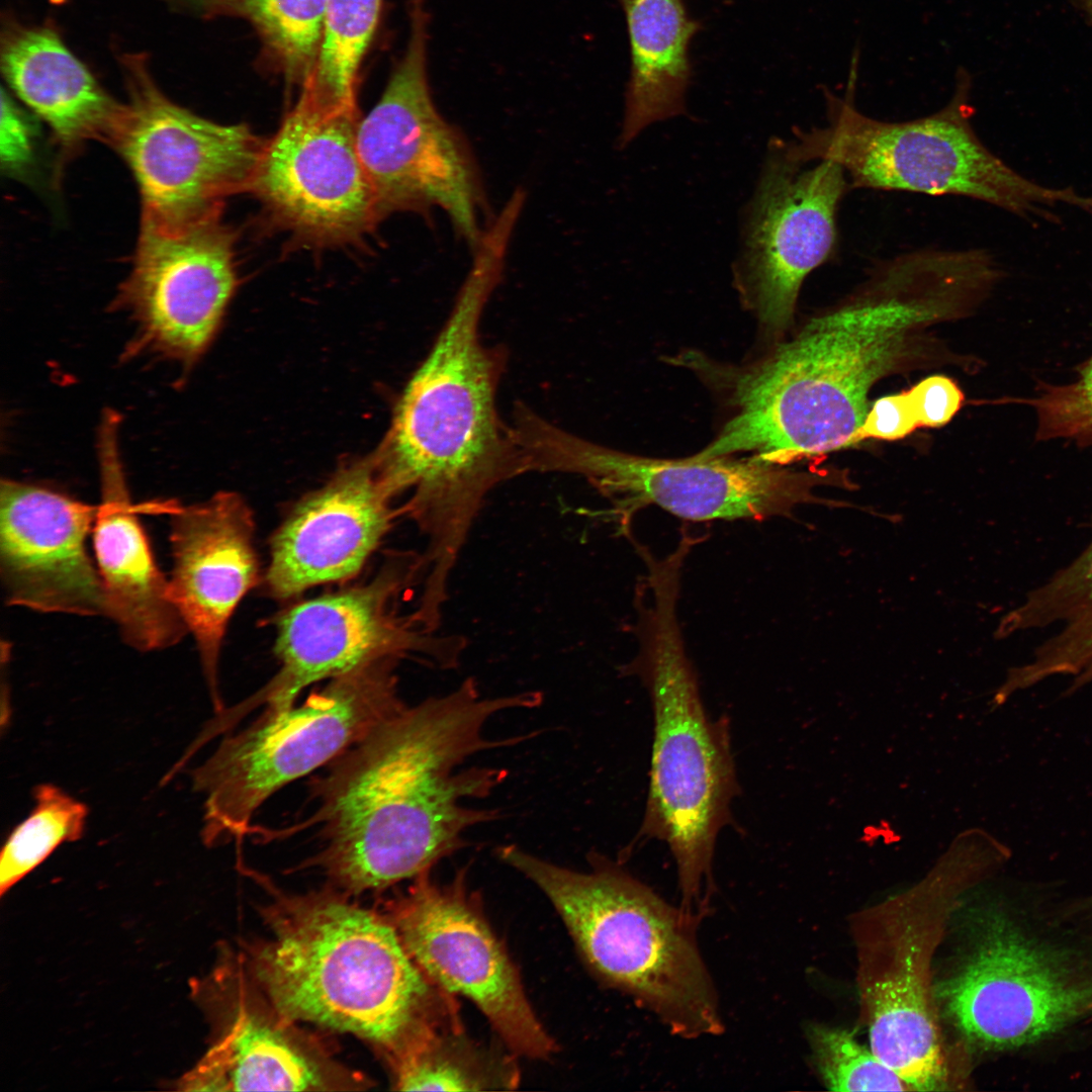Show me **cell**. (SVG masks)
<instances>
[{
	"label": "cell",
	"instance_id": "cell-24",
	"mask_svg": "<svg viewBox=\"0 0 1092 1092\" xmlns=\"http://www.w3.org/2000/svg\"><path fill=\"white\" fill-rule=\"evenodd\" d=\"M0 61L10 88L50 126L63 152L92 140L108 143L123 104L106 93L55 29L8 23Z\"/></svg>",
	"mask_w": 1092,
	"mask_h": 1092
},
{
	"label": "cell",
	"instance_id": "cell-33",
	"mask_svg": "<svg viewBox=\"0 0 1092 1092\" xmlns=\"http://www.w3.org/2000/svg\"><path fill=\"white\" fill-rule=\"evenodd\" d=\"M919 427L914 402L907 390L875 401L866 417L858 440L869 437L901 439Z\"/></svg>",
	"mask_w": 1092,
	"mask_h": 1092
},
{
	"label": "cell",
	"instance_id": "cell-28",
	"mask_svg": "<svg viewBox=\"0 0 1092 1092\" xmlns=\"http://www.w3.org/2000/svg\"><path fill=\"white\" fill-rule=\"evenodd\" d=\"M391 1063L395 1089L401 1091L511 1089L518 1079L507 1058L439 1027Z\"/></svg>",
	"mask_w": 1092,
	"mask_h": 1092
},
{
	"label": "cell",
	"instance_id": "cell-21",
	"mask_svg": "<svg viewBox=\"0 0 1092 1092\" xmlns=\"http://www.w3.org/2000/svg\"><path fill=\"white\" fill-rule=\"evenodd\" d=\"M169 515L170 596L195 640L218 713L224 708L218 675L222 641L238 605L259 578L254 517L231 491L187 507L176 504Z\"/></svg>",
	"mask_w": 1092,
	"mask_h": 1092
},
{
	"label": "cell",
	"instance_id": "cell-20",
	"mask_svg": "<svg viewBox=\"0 0 1092 1092\" xmlns=\"http://www.w3.org/2000/svg\"><path fill=\"white\" fill-rule=\"evenodd\" d=\"M98 506L12 479L0 484V578L8 605L40 613L106 617L88 553Z\"/></svg>",
	"mask_w": 1092,
	"mask_h": 1092
},
{
	"label": "cell",
	"instance_id": "cell-7",
	"mask_svg": "<svg viewBox=\"0 0 1092 1092\" xmlns=\"http://www.w3.org/2000/svg\"><path fill=\"white\" fill-rule=\"evenodd\" d=\"M850 90H824L828 123L790 142L805 159H827L851 188L952 195L983 201L1028 221L1059 223L1061 204L1092 215V197L1052 188L1017 173L991 152L972 124L971 77L961 68L949 102L927 116L886 121L861 113Z\"/></svg>",
	"mask_w": 1092,
	"mask_h": 1092
},
{
	"label": "cell",
	"instance_id": "cell-10",
	"mask_svg": "<svg viewBox=\"0 0 1092 1092\" xmlns=\"http://www.w3.org/2000/svg\"><path fill=\"white\" fill-rule=\"evenodd\" d=\"M531 472L566 473L586 479L608 497L624 531L632 515L654 505L693 522L792 518L805 504L841 506L813 489L827 477L768 464L753 457L659 459L628 454L571 434L538 414L520 429Z\"/></svg>",
	"mask_w": 1092,
	"mask_h": 1092
},
{
	"label": "cell",
	"instance_id": "cell-25",
	"mask_svg": "<svg viewBox=\"0 0 1092 1092\" xmlns=\"http://www.w3.org/2000/svg\"><path fill=\"white\" fill-rule=\"evenodd\" d=\"M631 56L621 145L652 122L680 114L692 66L689 50L701 24L684 0H618Z\"/></svg>",
	"mask_w": 1092,
	"mask_h": 1092
},
{
	"label": "cell",
	"instance_id": "cell-37",
	"mask_svg": "<svg viewBox=\"0 0 1092 1092\" xmlns=\"http://www.w3.org/2000/svg\"><path fill=\"white\" fill-rule=\"evenodd\" d=\"M1085 10L1092 16V0H1079Z\"/></svg>",
	"mask_w": 1092,
	"mask_h": 1092
},
{
	"label": "cell",
	"instance_id": "cell-27",
	"mask_svg": "<svg viewBox=\"0 0 1092 1092\" xmlns=\"http://www.w3.org/2000/svg\"><path fill=\"white\" fill-rule=\"evenodd\" d=\"M382 0H328L320 51L299 98L325 109L357 110L359 68Z\"/></svg>",
	"mask_w": 1092,
	"mask_h": 1092
},
{
	"label": "cell",
	"instance_id": "cell-12",
	"mask_svg": "<svg viewBox=\"0 0 1092 1092\" xmlns=\"http://www.w3.org/2000/svg\"><path fill=\"white\" fill-rule=\"evenodd\" d=\"M408 14L405 51L380 100L358 123L359 156L381 215L438 207L473 251L487 212L480 171L465 136L433 100L424 0H411Z\"/></svg>",
	"mask_w": 1092,
	"mask_h": 1092
},
{
	"label": "cell",
	"instance_id": "cell-2",
	"mask_svg": "<svg viewBox=\"0 0 1092 1092\" xmlns=\"http://www.w3.org/2000/svg\"><path fill=\"white\" fill-rule=\"evenodd\" d=\"M984 295V270L969 249L891 259L855 297L735 379L736 414L698 456L752 452L782 465L858 441L871 388L906 356L915 332Z\"/></svg>",
	"mask_w": 1092,
	"mask_h": 1092
},
{
	"label": "cell",
	"instance_id": "cell-29",
	"mask_svg": "<svg viewBox=\"0 0 1092 1092\" xmlns=\"http://www.w3.org/2000/svg\"><path fill=\"white\" fill-rule=\"evenodd\" d=\"M328 0H231L215 14L247 19L256 29L266 61L291 84L310 75L321 47Z\"/></svg>",
	"mask_w": 1092,
	"mask_h": 1092
},
{
	"label": "cell",
	"instance_id": "cell-19",
	"mask_svg": "<svg viewBox=\"0 0 1092 1092\" xmlns=\"http://www.w3.org/2000/svg\"><path fill=\"white\" fill-rule=\"evenodd\" d=\"M207 984L215 1036L179 1081L187 1091H327L363 1089L283 1017L251 977L243 960L224 961Z\"/></svg>",
	"mask_w": 1092,
	"mask_h": 1092
},
{
	"label": "cell",
	"instance_id": "cell-18",
	"mask_svg": "<svg viewBox=\"0 0 1092 1092\" xmlns=\"http://www.w3.org/2000/svg\"><path fill=\"white\" fill-rule=\"evenodd\" d=\"M850 189L839 165L802 158L788 143L769 159L741 260L743 284L766 332L789 327L805 278L833 257L837 212Z\"/></svg>",
	"mask_w": 1092,
	"mask_h": 1092
},
{
	"label": "cell",
	"instance_id": "cell-36",
	"mask_svg": "<svg viewBox=\"0 0 1092 1092\" xmlns=\"http://www.w3.org/2000/svg\"><path fill=\"white\" fill-rule=\"evenodd\" d=\"M183 1H186V0H183ZM187 1L203 4L209 10H213L218 5H220L222 3H225L228 1H231V0H187Z\"/></svg>",
	"mask_w": 1092,
	"mask_h": 1092
},
{
	"label": "cell",
	"instance_id": "cell-32",
	"mask_svg": "<svg viewBox=\"0 0 1092 1092\" xmlns=\"http://www.w3.org/2000/svg\"><path fill=\"white\" fill-rule=\"evenodd\" d=\"M1030 403L1037 416V440L1060 438L1092 445V357L1074 381L1043 385Z\"/></svg>",
	"mask_w": 1092,
	"mask_h": 1092
},
{
	"label": "cell",
	"instance_id": "cell-9",
	"mask_svg": "<svg viewBox=\"0 0 1092 1092\" xmlns=\"http://www.w3.org/2000/svg\"><path fill=\"white\" fill-rule=\"evenodd\" d=\"M398 662L379 659L333 677L303 703L266 708L248 727L226 734L192 771L193 789L205 796L203 843L244 841L274 793L329 764L401 709Z\"/></svg>",
	"mask_w": 1092,
	"mask_h": 1092
},
{
	"label": "cell",
	"instance_id": "cell-5",
	"mask_svg": "<svg viewBox=\"0 0 1092 1092\" xmlns=\"http://www.w3.org/2000/svg\"><path fill=\"white\" fill-rule=\"evenodd\" d=\"M680 570L650 567L635 598L638 652L622 668L646 688L653 712L648 792L639 837L663 841L676 866L680 909L703 919L720 831L739 793L727 720L709 717L677 619Z\"/></svg>",
	"mask_w": 1092,
	"mask_h": 1092
},
{
	"label": "cell",
	"instance_id": "cell-17",
	"mask_svg": "<svg viewBox=\"0 0 1092 1092\" xmlns=\"http://www.w3.org/2000/svg\"><path fill=\"white\" fill-rule=\"evenodd\" d=\"M357 110L298 99L262 146L249 191L294 234L322 244L363 235L381 215L357 148Z\"/></svg>",
	"mask_w": 1092,
	"mask_h": 1092
},
{
	"label": "cell",
	"instance_id": "cell-14",
	"mask_svg": "<svg viewBox=\"0 0 1092 1092\" xmlns=\"http://www.w3.org/2000/svg\"><path fill=\"white\" fill-rule=\"evenodd\" d=\"M973 947L939 988L950 1019L985 1049L1022 1046L1092 1012V973L998 912L977 921Z\"/></svg>",
	"mask_w": 1092,
	"mask_h": 1092
},
{
	"label": "cell",
	"instance_id": "cell-34",
	"mask_svg": "<svg viewBox=\"0 0 1092 1092\" xmlns=\"http://www.w3.org/2000/svg\"><path fill=\"white\" fill-rule=\"evenodd\" d=\"M32 122L4 89L1 91V162L10 172L31 164L35 134Z\"/></svg>",
	"mask_w": 1092,
	"mask_h": 1092
},
{
	"label": "cell",
	"instance_id": "cell-35",
	"mask_svg": "<svg viewBox=\"0 0 1092 1092\" xmlns=\"http://www.w3.org/2000/svg\"><path fill=\"white\" fill-rule=\"evenodd\" d=\"M920 427L937 428L948 423L961 408L964 394L950 378L929 376L909 390Z\"/></svg>",
	"mask_w": 1092,
	"mask_h": 1092
},
{
	"label": "cell",
	"instance_id": "cell-13",
	"mask_svg": "<svg viewBox=\"0 0 1092 1092\" xmlns=\"http://www.w3.org/2000/svg\"><path fill=\"white\" fill-rule=\"evenodd\" d=\"M129 102L109 138L127 163L142 197V216L164 221L199 217L248 190L262 144L245 124H219L166 97L146 58H122Z\"/></svg>",
	"mask_w": 1092,
	"mask_h": 1092
},
{
	"label": "cell",
	"instance_id": "cell-26",
	"mask_svg": "<svg viewBox=\"0 0 1092 1092\" xmlns=\"http://www.w3.org/2000/svg\"><path fill=\"white\" fill-rule=\"evenodd\" d=\"M1006 634L1039 628L1055 631L1020 666L1033 686L1055 675L1072 676L1070 692L1092 681V541L1068 566L1005 616Z\"/></svg>",
	"mask_w": 1092,
	"mask_h": 1092
},
{
	"label": "cell",
	"instance_id": "cell-4",
	"mask_svg": "<svg viewBox=\"0 0 1092 1092\" xmlns=\"http://www.w3.org/2000/svg\"><path fill=\"white\" fill-rule=\"evenodd\" d=\"M255 877L271 896L262 909L267 936L245 963L283 1017L351 1033L390 1062L439 1026L432 982L390 920L344 892L288 894Z\"/></svg>",
	"mask_w": 1092,
	"mask_h": 1092
},
{
	"label": "cell",
	"instance_id": "cell-30",
	"mask_svg": "<svg viewBox=\"0 0 1092 1092\" xmlns=\"http://www.w3.org/2000/svg\"><path fill=\"white\" fill-rule=\"evenodd\" d=\"M34 806L10 832L0 855V893L43 862L62 843L82 838L88 807L52 784L33 789Z\"/></svg>",
	"mask_w": 1092,
	"mask_h": 1092
},
{
	"label": "cell",
	"instance_id": "cell-15",
	"mask_svg": "<svg viewBox=\"0 0 1092 1092\" xmlns=\"http://www.w3.org/2000/svg\"><path fill=\"white\" fill-rule=\"evenodd\" d=\"M220 211L180 221L142 216L114 300L135 326L129 350L190 365L210 344L237 286L235 234Z\"/></svg>",
	"mask_w": 1092,
	"mask_h": 1092
},
{
	"label": "cell",
	"instance_id": "cell-3",
	"mask_svg": "<svg viewBox=\"0 0 1092 1092\" xmlns=\"http://www.w3.org/2000/svg\"><path fill=\"white\" fill-rule=\"evenodd\" d=\"M508 241L484 236L452 309L428 356L406 384L390 429L373 458L399 515L426 539L423 594L449 597L451 576L487 495L528 473L512 425L500 418L496 392L508 354L487 346L480 321L499 284Z\"/></svg>",
	"mask_w": 1092,
	"mask_h": 1092
},
{
	"label": "cell",
	"instance_id": "cell-31",
	"mask_svg": "<svg viewBox=\"0 0 1092 1092\" xmlns=\"http://www.w3.org/2000/svg\"><path fill=\"white\" fill-rule=\"evenodd\" d=\"M815 1063L832 1091H905L907 1083L873 1051L845 1030L815 1025L809 1029Z\"/></svg>",
	"mask_w": 1092,
	"mask_h": 1092
},
{
	"label": "cell",
	"instance_id": "cell-11",
	"mask_svg": "<svg viewBox=\"0 0 1092 1092\" xmlns=\"http://www.w3.org/2000/svg\"><path fill=\"white\" fill-rule=\"evenodd\" d=\"M421 577V554L397 552L369 581L284 611L276 620L278 671L251 696L216 713L204 734L213 739L228 733L258 708L291 706L308 686L375 660L418 655L440 668H454L466 641L428 633L411 614L398 613L400 595Z\"/></svg>",
	"mask_w": 1092,
	"mask_h": 1092
},
{
	"label": "cell",
	"instance_id": "cell-23",
	"mask_svg": "<svg viewBox=\"0 0 1092 1092\" xmlns=\"http://www.w3.org/2000/svg\"><path fill=\"white\" fill-rule=\"evenodd\" d=\"M118 468L106 465L102 498L92 530L96 565L106 602V617L122 640L143 651L179 643L188 633L161 571L148 534Z\"/></svg>",
	"mask_w": 1092,
	"mask_h": 1092
},
{
	"label": "cell",
	"instance_id": "cell-16",
	"mask_svg": "<svg viewBox=\"0 0 1092 1092\" xmlns=\"http://www.w3.org/2000/svg\"><path fill=\"white\" fill-rule=\"evenodd\" d=\"M428 874L393 905L389 920L405 950L433 984L476 1004L512 1051L548 1058L554 1042L507 951L467 896L463 874L445 886Z\"/></svg>",
	"mask_w": 1092,
	"mask_h": 1092
},
{
	"label": "cell",
	"instance_id": "cell-6",
	"mask_svg": "<svg viewBox=\"0 0 1092 1092\" xmlns=\"http://www.w3.org/2000/svg\"><path fill=\"white\" fill-rule=\"evenodd\" d=\"M496 855L548 897L602 981L653 1012L674 1035L723 1031L717 991L697 943L699 921L598 854L587 872L516 845L497 848Z\"/></svg>",
	"mask_w": 1092,
	"mask_h": 1092
},
{
	"label": "cell",
	"instance_id": "cell-8",
	"mask_svg": "<svg viewBox=\"0 0 1092 1092\" xmlns=\"http://www.w3.org/2000/svg\"><path fill=\"white\" fill-rule=\"evenodd\" d=\"M992 864L985 850L945 862L914 887L851 918L870 1048L911 1090L946 1088L932 961L961 897Z\"/></svg>",
	"mask_w": 1092,
	"mask_h": 1092
},
{
	"label": "cell",
	"instance_id": "cell-1",
	"mask_svg": "<svg viewBox=\"0 0 1092 1092\" xmlns=\"http://www.w3.org/2000/svg\"><path fill=\"white\" fill-rule=\"evenodd\" d=\"M526 703L522 693L485 698L466 678L444 696L405 704L311 780L315 808L307 819L263 835L272 840L315 827L320 848L304 867L318 869L347 895L428 873L466 844L469 828L499 817L463 802L488 796L506 771L455 769L480 751L524 741L488 739L484 726Z\"/></svg>",
	"mask_w": 1092,
	"mask_h": 1092
},
{
	"label": "cell",
	"instance_id": "cell-22",
	"mask_svg": "<svg viewBox=\"0 0 1092 1092\" xmlns=\"http://www.w3.org/2000/svg\"><path fill=\"white\" fill-rule=\"evenodd\" d=\"M394 498L373 458L339 470L301 499L273 535L267 594L286 600L354 577L400 517Z\"/></svg>",
	"mask_w": 1092,
	"mask_h": 1092
}]
</instances>
